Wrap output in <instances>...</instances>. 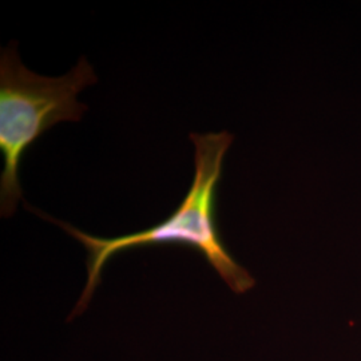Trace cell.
<instances>
[{"label": "cell", "mask_w": 361, "mask_h": 361, "mask_svg": "<svg viewBox=\"0 0 361 361\" xmlns=\"http://www.w3.org/2000/svg\"><path fill=\"white\" fill-rule=\"evenodd\" d=\"M89 61L82 56L63 77H43L20 62L16 43L0 52V150L4 169L0 176V213L8 219L23 200L19 166L27 150L52 126L79 122L87 106L78 94L97 83Z\"/></svg>", "instance_id": "7a4b0ae2"}, {"label": "cell", "mask_w": 361, "mask_h": 361, "mask_svg": "<svg viewBox=\"0 0 361 361\" xmlns=\"http://www.w3.org/2000/svg\"><path fill=\"white\" fill-rule=\"evenodd\" d=\"M233 140V134L225 130L219 133L190 134L195 153L194 178L189 193L168 219L142 232L111 238L91 235L62 219H52L51 216L25 202V207H30L35 214L61 226L87 252V280L75 308L70 314V320L87 310L94 292L102 280V271L109 259L133 247L166 244L190 246L207 258V262L233 293L245 295L256 286L252 273L238 264L224 245L216 222L217 186L222 177L224 161Z\"/></svg>", "instance_id": "6da1fadb"}]
</instances>
